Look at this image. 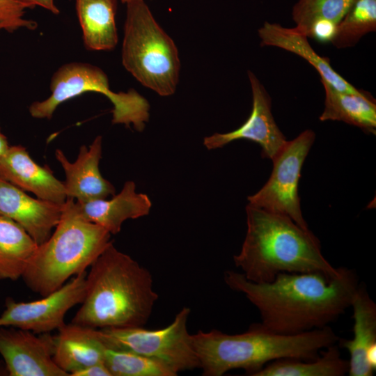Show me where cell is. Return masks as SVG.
I'll return each mask as SVG.
<instances>
[{
  "instance_id": "cell-12",
  "label": "cell",
  "mask_w": 376,
  "mask_h": 376,
  "mask_svg": "<svg viewBox=\"0 0 376 376\" xmlns=\"http://www.w3.org/2000/svg\"><path fill=\"white\" fill-rule=\"evenodd\" d=\"M253 98L251 113L237 129L226 133H214L203 139L208 150L217 149L240 139L258 143L262 149L263 157L272 159L281 150L287 140L276 125L272 113L271 98L251 71H248Z\"/></svg>"
},
{
  "instance_id": "cell-5",
  "label": "cell",
  "mask_w": 376,
  "mask_h": 376,
  "mask_svg": "<svg viewBox=\"0 0 376 376\" xmlns=\"http://www.w3.org/2000/svg\"><path fill=\"white\" fill-rule=\"evenodd\" d=\"M49 238L39 244L22 279L27 287L47 295L87 267L111 242V234L87 220L77 202L68 198L60 219Z\"/></svg>"
},
{
  "instance_id": "cell-11",
  "label": "cell",
  "mask_w": 376,
  "mask_h": 376,
  "mask_svg": "<svg viewBox=\"0 0 376 376\" xmlns=\"http://www.w3.org/2000/svg\"><path fill=\"white\" fill-rule=\"evenodd\" d=\"M54 337L0 327V354L10 376H68L53 357Z\"/></svg>"
},
{
  "instance_id": "cell-29",
  "label": "cell",
  "mask_w": 376,
  "mask_h": 376,
  "mask_svg": "<svg viewBox=\"0 0 376 376\" xmlns=\"http://www.w3.org/2000/svg\"><path fill=\"white\" fill-rule=\"evenodd\" d=\"M21 3L24 4L27 8H33L36 6H40L54 15H58L60 10L56 6L54 0H17Z\"/></svg>"
},
{
  "instance_id": "cell-14",
  "label": "cell",
  "mask_w": 376,
  "mask_h": 376,
  "mask_svg": "<svg viewBox=\"0 0 376 376\" xmlns=\"http://www.w3.org/2000/svg\"><path fill=\"white\" fill-rule=\"evenodd\" d=\"M353 338L339 339L350 354V376H372L376 370V304L366 288L359 284L351 302Z\"/></svg>"
},
{
  "instance_id": "cell-23",
  "label": "cell",
  "mask_w": 376,
  "mask_h": 376,
  "mask_svg": "<svg viewBox=\"0 0 376 376\" xmlns=\"http://www.w3.org/2000/svg\"><path fill=\"white\" fill-rule=\"evenodd\" d=\"M349 362L341 357L339 346L332 344L312 360L281 359L266 364L253 376H343Z\"/></svg>"
},
{
  "instance_id": "cell-6",
  "label": "cell",
  "mask_w": 376,
  "mask_h": 376,
  "mask_svg": "<svg viewBox=\"0 0 376 376\" xmlns=\"http://www.w3.org/2000/svg\"><path fill=\"white\" fill-rule=\"evenodd\" d=\"M121 53L123 66L143 86L161 96L175 93L180 70L178 48L144 0L126 3Z\"/></svg>"
},
{
  "instance_id": "cell-3",
  "label": "cell",
  "mask_w": 376,
  "mask_h": 376,
  "mask_svg": "<svg viewBox=\"0 0 376 376\" xmlns=\"http://www.w3.org/2000/svg\"><path fill=\"white\" fill-rule=\"evenodd\" d=\"M247 230L236 267L249 281L265 283L281 273L319 272L336 276L339 267L324 257L318 237L287 215L248 204Z\"/></svg>"
},
{
  "instance_id": "cell-30",
  "label": "cell",
  "mask_w": 376,
  "mask_h": 376,
  "mask_svg": "<svg viewBox=\"0 0 376 376\" xmlns=\"http://www.w3.org/2000/svg\"><path fill=\"white\" fill-rule=\"evenodd\" d=\"M9 146L6 136L1 132L0 129V158L6 154Z\"/></svg>"
},
{
  "instance_id": "cell-26",
  "label": "cell",
  "mask_w": 376,
  "mask_h": 376,
  "mask_svg": "<svg viewBox=\"0 0 376 376\" xmlns=\"http://www.w3.org/2000/svg\"><path fill=\"white\" fill-rule=\"evenodd\" d=\"M104 364L112 376L177 375L157 361L132 352L108 346L105 351Z\"/></svg>"
},
{
  "instance_id": "cell-27",
  "label": "cell",
  "mask_w": 376,
  "mask_h": 376,
  "mask_svg": "<svg viewBox=\"0 0 376 376\" xmlns=\"http://www.w3.org/2000/svg\"><path fill=\"white\" fill-rule=\"evenodd\" d=\"M27 7L17 0H0V32L13 33L19 29L35 30L38 23L24 18Z\"/></svg>"
},
{
  "instance_id": "cell-20",
  "label": "cell",
  "mask_w": 376,
  "mask_h": 376,
  "mask_svg": "<svg viewBox=\"0 0 376 376\" xmlns=\"http://www.w3.org/2000/svg\"><path fill=\"white\" fill-rule=\"evenodd\" d=\"M118 0H75L85 47L109 51L118 43L116 23Z\"/></svg>"
},
{
  "instance_id": "cell-15",
  "label": "cell",
  "mask_w": 376,
  "mask_h": 376,
  "mask_svg": "<svg viewBox=\"0 0 376 376\" xmlns=\"http://www.w3.org/2000/svg\"><path fill=\"white\" fill-rule=\"evenodd\" d=\"M55 155L65 172L63 184L67 198L83 203L115 194V187L102 177L99 169L102 136H97L88 148L81 146L74 162H70L59 149L56 150Z\"/></svg>"
},
{
  "instance_id": "cell-25",
  "label": "cell",
  "mask_w": 376,
  "mask_h": 376,
  "mask_svg": "<svg viewBox=\"0 0 376 376\" xmlns=\"http://www.w3.org/2000/svg\"><path fill=\"white\" fill-rule=\"evenodd\" d=\"M352 0H299L292 8L297 31L308 36L316 26L338 25L347 13ZM308 38V37H307Z\"/></svg>"
},
{
  "instance_id": "cell-17",
  "label": "cell",
  "mask_w": 376,
  "mask_h": 376,
  "mask_svg": "<svg viewBox=\"0 0 376 376\" xmlns=\"http://www.w3.org/2000/svg\"><path fill=\"white\" fill-rule=\"evenodd\" d=\"M54 337V360L69 375L104 363L107 345L98 329L75 323L64 324Z\"/></svg>"
},
{
  "instance_id": "cell-2",
  "label": "cell",
  "mask_w": 376,
  "mask_h": 376,
  "mask_svg": "<svg viewBox=\"0 0 376 376\" xmlns=\"http://www.w3.org/2000/svg\"><path fill=\"white\" fill-rule=\"evenodd\" d=\"M158 297L150 272L111 242L91 265L71 322L95 329L143 327Z\"/></svg>"
},
{
  "instance_id": "cell-1",
  "label": "cell",
  "mask_w": 376,
  "mask_h": 376,
  "mask_svg": "<svg viewBox=\"0 0 376 376\" xmlns=\"http://www.w3.org/2000/svg\"><path fill=\"white\" fill-rule=\"evenodd\" d=\"M226 285L243 293L259 311L261 323L283 335L321 329L350 307L359 286L354 270L340 267L336 276L322 273H281L270 282L256 283L227 271Z\"/></svg>"
},
{
  "instance_id": "cell-16",
  "label": "cell",
  "mask_w": 376,
  "mask_h": 376,
  "mask_svg": "<svg viewBox=\"0 0 376 376\" xmlns=\"http://www.w3.org/2000/svg\"><path fill=\"white\" fill-rule=\"evenodd\" d=\"M63 205L33 198L0 179V216L22 226L38 245L51 235L60 219Z\"/></svg>"
},
{
  "instance_id": "cell-9",
  "label": "cell",
  "mask_w": 376,
  "mask_h": 376,
  "mask_svg": "<svg viewBox=\"0 0 376 376\" xmlns=\"http://www.w3.org/2000/svg\"><path fill=\"white\" fill-rule=\"evenodd\" d=\"M315 138L314 132L306 130L287 141L272 159L273 169L267 182L248 197L249 205L287 215L301 228L308 229L301 210L298 184L303 164Z\"/></svg>"
},
{
  "instance_id": "cell-28",
  "label": "cell",
  "mask_w": 376,
  "mask_h": 376,
  "mask_svg": "<svg viewBox=\"0 0 376 376\" xmlns=\"http://www.w3.org/2000/svg\"><path fill=\"white\" fill-rule=\"evenodd\" d=\"M72 376H112L104 363L89 366L72 375Z\"/></svg>"
},
{
  "instance_id": "cell-13",
  "label": "cell",
  "mask_w": 376,
  "mask_h": 376,
  "mask_svg": "<svg viewBox=\"0 0 376 376\" xmlns=\"http://www.w3.org/2000/svg\"><path fill=\"white\" fill-rule=\"evenodd\" d=\"M0 179L45 201L63 205L68 198L63 182L48 166L36 163L20 145L10 146L0 158Z\"/></svg>"
},
{
  "instance_id": "cell-10",
  "label": "cell",
  "mask_w": 376,
  "mask_h": 376,
  "mask_svg": "<svg viewBox=\"0 0 376 376\" xmlns=\"http://www.w3.org/2000/svg\"><path fill=\"white\" fill-rule=\"evenodd\" d=\"M86 273L75 276L54 292L42 299L17 302L6 301V309L0 315V327H11L37 334L50 333L65 324L68 311L80 304L85 296Z\"/></svg>"
},
{
  "instance_id": "cell-8",
  "label": "cell",
  "mask_w": 376,
  "mask_h": 376,
  "mask_svg": "<svg viewBox=\"0 0 376 376\" xmlns=\"http://www.w3.org/2000/svg\"><path fill=\"white\" fill-rule=\"evenodd\" d=\"M190 312L189 308L183 307L169 325L159 329L134 327L98 330L107 346L157 361L178 375L179 372L200 368L187 329Z\"/></svg>"
},
{
  "instance_id": "cell-18",
  "label": "cell",
  "mask_w": 376,
  "mask_h": 376,
  "mask_svg": "<svg viewBox=\"0 0 376 376\" xmlns=\"http://www.w3.org/2000/svg\"><path fill=\"white\" fill-rule=\"evenodd\" d=\"M77 204L87 220L104 228L111 235L118 233L127 219L148 215L152 207L146 194L136 191L133 181H127L122 190L110 199L77 202Z\"/></svg>"
},
{
  "instance_id": "cell-4",
  "label": "cell",
  "mask_w": 376,
  "mask_h": 376,
  "mask_svg": "<svg viewBox=\"0 0 376 376\" xmlns=\"http://www.w3.org/2000/svg\"><path fill=\"white\" fill-rule=\"evenodd\" d=\"M192 343L204 376H221L233 369L253 375L281 359L312 360L340 338L328 325L295 335L276 334L261 322L241 334L219 330L191 334Z\"/></svg>"
},
{
  "instance_id": "cell-21",
  "label": "cell",
  "mask_w": 376,
  "mask_h": 376,
  "mask_svg": "<svg viewBox=\"0 0 376 376\" xmlns=\"http://www.w3.org/2000/svg\"><path fill=\"white\" fill-rule=\"evenodd\" d=\"M321 82L325 91L324 107L320 116L321 121H342L375 134L376 104L368 93L340 92L324 80L321 79Z\"/></svg>"
},
{
  "instance_id": "cell-7",
  "label": "cell",
  "mask_w": 376,
  "mask_h": 376,
  "mask_svg": "<svg viewBox=\"0 0 376 376\" xmlns=\"http://www.w3.org/2000/svg\"><path fill=\"white\" fill-rule=\"evenodd\" d=\"M51 95L29 107L31 116L50 119L61 103L84 93L95 92L105 95L113 104L112 123L132 125L141 132L150 117V104L134 89L116 93L111 90L109 79L99 67L81 62L61 65L52 75Z\"/></svg>"
},
{
  "instance_id": "cell-19",
  "label": "cell",
  "mask_w": 376,
  "mask_h": 376,
  "mask_svg": "<svg viewBox=\"0 0 376 376\" xmlns=\"http://www.w3.org/2000/svg\"><path fill=\"white\" fill-rule=\"evenodd\" d=\"M258 32L261 45L279 47L303 58L318 72L321 79L336 90L353 94L362 93L336 72L329 59L320 56L311 46L308 38L295 28L265 22Z\"/></svg>"
},
{
  "instance_id": "cell-24",
  "label": "cell",
  "mask_w": 376,
  "mask_h": 376,
  "mask_svg": "<svg viewBox=\"0 0 376 376\" xmlns=\"http://www.w3.org/2000/svg\"><path fill=\"white\" fill-rule=\"evenodd\" d=\"M375 31L376 0H352L331 42L338 49L352 47Z\"/></svg>"
},
{
  "instance_id": "cell-31",
  "label": "cell",
  "mask_w": 376,
  "mask_h": 376,
  "mask_svg": "<svg viewBox=\"0 0 376 376\" xmlns=\"http://www.w3.org/2000/svg\"><path fill=\"white\" fill-rule=\"evenodd\" d=\"M133 1V0H120V1L123 3H128L129 1Z\"/></svg>"
},
{
  "instance_id": "cell-22",
  "label": "cell",
  "mask_w": 376,
  "mask_h": 376,
  "mask_svg": "<svg viewBox=\"0 0 376 376\" xmlns=\"http://www.w3.org/2000/svg\"><path fill=\"white\" fill-rule=\"evenodd\" d=\"M38 246L22 226L0 216V280L22 278Z\"/></svg>"
}]
</instances>
